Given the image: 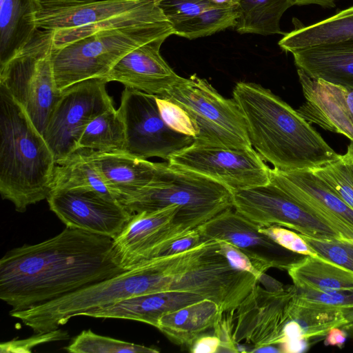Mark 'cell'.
Masks as SVG:
<instances>
[{"instance_id":"6da1fadb","label":"cell","mask_w":353,"mask_h":353,"mask_svg":"<svg viewBox=\"0 0 353 353\" xmlns=\"http://www.w3.org/2000/svg\"><path fill=\"white\" fill-rule=\"evenodd\" d=\"M113 239L65 227L41 243L13 248L0 260V299L12 311L57 299L124 271Z\"/></svg>"},{"instance_id":"7a4b0ae2","label":"cell","mask_w":353,"mask_h":353,"mask_svg":"<svg viewBox=\"0 0 353 353\" xmlns=\"http://www.w3.org/2000/svg\"><path fill=\"white\" fill-rule=\"evenodd\" d=\"M232 94L244 117L252 146L274 168L312 170L340 159L341 154L296 110L270 90L239 81Z\"/></svg>"},{"instance_id":"3957f363","label":"cell","mask_w":353,"mask_h":353,"mask_svg":"<svg viewBox=\"0 0 353 353\" xmlns=\"http://www.w3.org/2000/svg\"><path fill=\"white\" fill-rule=\"evenodd\" d=\"M198 247L153 258L54 300L23 310H10L9 314L35 334L43 333L57 330L71 318L89 310L137 296L170 291L172 282L190 262Z\"/></svg>"},{"instance_id":"277c9868","label":"cell","mask_w":353,"mask_h":353,"mask_svg":"<svg viewBox=\"0 0 353 353\" xmlns=\"http://www.w3.org/2000/svg\"><path fill=\"white\" fill-rule=\"evenodd\" d=\"M55 159L26 110L0 86V193L16 211L47 199Z\"/></svg>"},{"instance_id":"5b68a950","label":"cell","mask_w":353,"mask_h":353,"mask_svg":"<svg viewBox=\"0 0 353 353\" xmlns=\"http://www.w3.org/2000/svg\"><path fill=\"white\" fill-rule=\"evenodd\" d=\"M174 34L167 19L102 29L59 48H52L51 60L57 88L93 78H103L134 48Z\"/></svg>"},{"instance_id":"8992f818","label":"cell","mask_w":353,"mask_h":353,"mask_svg":"<svg viewBox=\"0 0 353 353\" xmlns=\"http://www.w3.org/2000/svg\"><path fill=\"white\" fill-rule=\"evenodd\" d=\"M119 202L132 213L177 206L176 220L195 229L233 208V191L202 174L160 163L153 181Z\"/></svg>"},{"instance_id":"52a82bcc","label":"cell","mask_w":353,"mask_h":353,"mask_svg":"<svg viewBox=\"0 0 353 353\" xmlns=\"http://www.w3.org/2000/svg\"><path fill=\"white\" fill-rule=\"evenodd\" d=\"M53 37L54 31L38 29L17 54L0 65V86L23 108L42 134L61 94L51 60Z\"/></svg>"},{"instance_id":"ba28073f","label":"cell","mask_w":353,"mask_h":353,"mask_svg":"<svg viewBox=\"0 0 353 353\" xmlns=\"http://www.w3.org/2000/svg\"><path fill=\"white\" fill-rule=\"evenodd\" d=\"M180 105L197 130L194 143L247 149L252 146L243 114L234 99H227L196 74L182 77L163 97Z\"/></svg>"},{"instance_id":"9c48e42d","label":"cell","mask_w":353,"mask_h":353,"mask_svg":"<svg viewBox=\"0 0 353 353\" xmlns=\"http://www.w3.org/2000/svg\"><path fill=\"white\" fill-rule=\"evenodd\" d=\"M259 283L251 273L233 267L221 253L218 242L203 243L170 291L190 292L214 302L221 312L235 311Z\"/></svg>"},{"instance_id":"30bf717a","label":"cell","mask_w":353,"mask_h":353,"mask_svg":"<svg viewBox=\"0 0 353 353\" xmlns=\"http://www.w3.org/2000/svg\"><path fill=\"white\" fill-rule=\"evenodd\" d=\"M107 83L103 78H93L61 91L43 134L56 162L78 150L89 123L114 106L106 90Z\"/></svg>"},{"instance_id":"8fae6325","label":"cell","mask_w":353,"mask_h":353,"mask_svg":"<svg viewBox=\"0 0 353 353\" xmlns=\"http://www.w3.org/2000/svg\"><path fill=\"white\" fill-rule=\"evenodd\" d=\"M119 110L125 127V152L167 161L194 143V138L170 128L161 118L156 96L125 88Z\"/></svg>"},{"instance_id":"7c38bea8","label":"cell","mask_w":353,"mask_h":353,"mask_svg":"<svg viewBox=\"0 0 353 353\" xmlns=\"http://www.w3.org/2000/svg\"><path fill=\"white\" fill-rule=\"evenodd\" d=\"M216 181L233 192L268 183L271 169L253 148L240 149L192 143L168 161Z\"/></svg>"},{"instance_id":"4fadbf2b","label":"cell","mask_w":353,"mask_h":353,"mask_svg":"<svg viewBox=\"0 0 353 353\" xmlns=\"http://www.w3.org/2000/svg\"><path fill=\"white\" fill-rule=\"evenodd\" d=\"M233 208L259 227L277 225L309 236L342 238L271 181L233 192Z\"/></svg>"},{"instance_id":"5bb4252c","label":"cell","mask_w":353,"mask_h":353,"mask_svg":"<svg viewBox=\"0 0 353 353\" xmlns=\"http://www.w3.org/2000/svg\"><path fill=\"white\" fill-rule=\"evenodd\" d=\"M296 291L294 285L272 291L258 283L236 310V343L252 345L253 352L274 345L281 346L285 341V327L290 321V305Z\"/></svg>"},{"instance_id":"9a60e30c","label":"cell","mask_w":353,"mask_h":353,"mask_svg":"<svg viewBox=\"0 0 353 353\" xmlns=\"http://www.w3.org/2000/svg\"><path fill=\"white\" fill-rule=\"evenodd\" d=\"M178 210L177 206L172 205L134 213L113 239L112 251L117 264L127 270L160 256L174 239L192 230L176 220Z\"/></svg>"},{"instance_id":"2e32d148","label":"cell","mask_w":353,"mask_h":353,"mask_svg":"<svg viewBox=\"0 0 353 353\" xmlns=\"http://www.w3.org/2000/svg\"><path fill=\"white\" fill-rule=\"evenodd\" d=\"M51 211L67 226L114 239L132 213L118 200L86 188L51 191Z\"/></svg>"},{"instance_id":"e0dca14e","label":"cell","mask_w":353,"mask_h":353,"mask_svg":"<svg viewBox=\"0 0 353 353\" xmlns=\"http://www.w3.org/2000/svg\"><path fill=\"white\" fill-rule=\"evenodd\" d=\"M205 239L227 241L242 250L261 274L270 268L286 270L303 256L294 253L262 233L259 226L234 208H228L196 228Z\"/></svg>"},{"instance_id":"ac0fdd59","label":"cell","mask_w":353,"mask_h":353,"mask_svg":"<svg viewBox=\"0 0 353 353\" xmlns=\"http://www.w3.org/2000/svg\"><path fill=\"white\" fill-rule=\"evenodd\" d=\"M270 181L345 239H353V210L311 170L271 169Z\"/></svg>"},{"instance_id":"d6986e66","label":"cell","mask_w":353,"mask_h":353,"mask_svg":"<svg viewBox=\"0 0 353 353\" xmlns=\"http://www.w3.org/2000/svg\"><path fill=\"white\" fill-rule=\"evenodd\" d=\"M297 74L305 99L298 113L310 123L353 141V90L312 78L300 69Z\"/></svg>"},{"instance_id":"ffe728a7","label":"cell","mask_w":353,"mask_h":353,"mask_svg":"<svg viewBox=\"0 0 353 353\" xmlns=\"http://www.w3.org/2000/svg\"><path fill=\"white\" fill-rule=\"evenodd\" d=\"M165 39L143 44L123 56L103 77L125 88L163 97L181 79L160 54Z\"/></svg>"},{"instance_id":"44dd1931","label":"cell","mask_w":353,"mask_h":353,"mask_svg":"<svg viewBox=\"0 0 353 353\" xmlns=\"http://www.w3.org/2000/svg\"><path fill=\"white\" fill-rule=\"evenodd\" d=\"M146 0H39L37 28L57 31L92 25L131 11Z\"/></svg>"},{"instance_id":"7402d4cb","label":"cell","mask_w":353,"mask_h":353,"mask_svg":"<svg viewBox=\"0 0 353 353\" xmlns=\"http://www.w3.org/2000/svg\"><path fill=\"white\" fill-rule=\"evenodd\" d=\"M82 150L119 201L153 181L159 171L160 163L126 152Z\"/></svg>"},{"instance_id":"603a6c76","label":"cell","mask_w":353,"mask_h":353,"mask_svg":"<svg viewBox=\"0 0 353 353\" xmlns=\"http://www.w3.org/2000/svg\"><path fill=\"white\" fill-rule=\"evenodd\" d=\"M204 299L185 292L167 291L131 297L117 303L83 312L81 316L121 319L143 322L157 328L163 314Z\"/></svg>"},{"instance_id":"cb8c5ba5","label":"cell","mask_w":353,"mask_h":353,"mask_svg":"<svg viewBox=\"0 0 353 353\" xmlns=\"http://www.w3.org/2000/svg\"><path fill=\"white\" fill-rule=\"evenodd\" d=\"M291 54L297 68L310 77L353 90V41L317 45Z\"/></svg>"},{"instance_id":"d4e9b609","label":"cell","mask_w":353,"mask_h":353,"mask_svg":"<svg viewBox=\"0 0 353 353\" xmlns=\"http://www.w3.org/2000/svg\"><path fill=\"white\" fill-rule=\"evenodd\" d=\"M39 0H0V65L17 54L38 28Z\"/></svg>"},{"instance_id":"484cf974","label":"cell","mask_w":353,"mask_h":353,"mask_svg":"<svg viewBox=\"0 0 353 353\" xmlns=\"http://www.w3.org/2000/svg\"><path fill=\"white\" fill-rule=\"evenodd\" d=\"M221 311L212 301L203 299L163 314L157 329L175 344L190 347L213 326Z\"/></svg>"},{"instance_id":"4316f807","label":"cell","mask_w":353,"mask_h":353,"mask_svg":"<svg viewBox=\"0 0 353 353\" xmlns=\"http://www.w3.org/2000/svg\"><path fill=\"white\" fill-rule=\"evenodd\" d=\"M353 41V6L307 26L284 34L279 46L292 52L321 44Z\"/></svg>"},{"instance_id":"83f0119b","label":"cell","mask_w":353,"mask_h":353,"mask_svg":"<svg viewBox=\"0 0 353 353\" xmlns=\"http://www.w3.org/2000/svg\"><path fill=\"white\" fill-rule=\"evenodd\" d=\"M287 272L297 288L318 291L353 289V273L321 257L303 256Z\"/></svg>"},{"instance_id":"f1b7e54d","label":"cell","mask_w":353,"mask_h":353,"mask_svg":"<svg viewBox=\"0 0 353 353\" xmlns=\"http://www.w3.org/2000/svg\"><path fill=\"white\" fill-rule=\"evenodd\" d=\"M289 316L290 320L299 325L303 338L308 342L325 337L334 327H341L348 334H353L352 320L344 311L302 303L294 296L290 305Z\"/></svg>"},{"instance_id":"f546056e","label":"cell","mask_w":353,"mask_h":353,"mask_svg":"<svg viewBox=\"0 0 353 353\" xmlns=\"http://www.w3.org/2000/svg\"><path fill=\"white\" fill-rule=\"evenodd\" d=\"M78 188L91 189L117 199L82 149L56 162L51 184V191Z\"/></svg>"},{"instance_id":"4dcf8cb0","label":"cell","mask_w":353,"mask_h":353,"mask_svg":"<svg viewBox=\"0 0 353 353\" xmlns=\"http://www.w3.org/2000/svg\"><path fill=\"white\" fill-rule=\"evenodd\" d=\"M292 6V0H238L236 30L265 36L283 34L281 19Z\"/></svg>"},{"instance_id":"1f68e13d","label":"cell","mask_w":353,"mask_h":353,"mask_svg":"<svg viewBox=\"0 0 353 353\" xmlns=\"http://www.w3.org/2000/svg\"><path fill=\"white\" fill-rule=\"evenodd\" d=\"M125 127L119 110L112 107L93 119L85 129L79 149L125 152Z\"/></svg>"},{"instance_id":"d6a6232c","label":"cell","mask_w":353,"mask_h":353,"mask_svg":"<svg viewBox=\"0 0 353 353\" xmlns=\"http://www.w3.org/2000/svg\"><path fill=\"white\" fill-rule=\"evenodd\" d=\"M238 17L237 7L215 6L172 26V28L174 34L194 39L213 34L228 28H235Z\"/></svg>"},{"instance_id":"836d02e7","label":"cell","mask_w":353,"mask_h":353,"mask_svg":"<svg viewBox=\"0 0 353 353\" xmlns=\"http://www.w3.org/2000/svg\"><path fill=\"white\" fill-rule=\"evenodd\" d=\"M71 353H157L159 350L154 347L135 344L104 336L91 330H83L66 347Z\"/></svg>"},{"instance_id":"e575fe53","label":"cell","mask_w":353,"mask_h":353,"mask_svg":"<svg viewBox=\"0 0 353 353\" xmlns=\"http://www.w3.org/2000/svg\"><path fill=\"white\" fill-rule=\"evenodd\" d=\"M300 234L320 257L353 273V239H320Z\"/></svg>"},{"instance_id":"d590c367","label":"cell","mask_w":353,"mask_h":353,"mask_svg":"<svg viewBox=\"0 0 353 353\" xmlns=\"http://www.w3.org/2000/svg\"><path fill=\"white\" fill-rule=\"evenodd\" d=\"M353 210V175L341 157L311 170Z\"/></svg>"},{"instance_id":"8d00e7d4","label":"cell","mask_w":353,"mask_h":353,"mask_svg":"<svg viewBox=\"0 0 353 353\" xmlns=\"http://www.w3.org/2000/svg\"><path fill=\"white\" fill-rule=\"evenodd\" d=\"M294 299L307 304L339 309L353 322V289L318 291L297 288Z\"/></svg>"},{"instance_id":"74e56055","label":"cell","mask_w":353,"mask_h":353,"mask_svg":"<svg viewBox=\"0 0 353 353\" xmlns=\"http://www.w3.org/2000/svg\"><path fill=\"white\" fill-rule=\"evenodd\" d=\"M155 3L172 26L217 6L211 0H155Z\"/></svg>"},{"instance_id":"f35d334b","label":"cell","mask_w":353,"mask_h":353,"mask_svg":"<svg viewBox=\"0 0 353 353\" xmlns=\"http://www.w3.org/2000/svg\"><path fill=\"white\" fill-rule=\"evenodd\" d=\"M156 101L161 118L172 130L194 138L197 130L188 113L176 103L156 96Z\"/></svg>"},{"instance_id":"ab89813d","label":"cell","mask_w":353,"mask_h":353,"mask_svg":"<svg viewBox=\"0 0 353 353\" xmlns=\"http://www.w3.org/2000/svg\"><path fill=\"white\" fill-rule=\"evenodd\" d=\"M259 230L262 233L269 236L281 246L294 253L320 258L305 242L300 233L277 225L259 227Z\"/></svg>"},{"instance_id":"60d3db41","label":"cell","mask_w":353,"mask_h":353,"mask_svg":"<svg viewBox=\"0 0 353 353\" xmlns=\"http://www.w3.org/2000/svg\"><path fill=\"white\" fill-rule=\"evenodd\" d=\"M235 311L221 312L213 326L214 335L220 341L219 352H239L234 339Z\"/></svg>"},{"instance_id":"b9f144b4","label":"cell","mask_w":353,"mask_h":353,"mask_svg":"<svg viewBox=\"0 0 353 353\" xmlns=\"http://www.w3.org/2000/svg\"><path fill=\"white\" fill-rule=\"evenodd\" d=\"M35 336L22 340H15L2 343L1 344V352H30L32 347L41 343L65 340L69 338L68 333L66 331L59 330V328L50 332L36 333Z\"/></svg>"},{"instance_id":"7bdbcfd3","label":"cell","mask_w":353,"mask_h":353,"mask_svg":"<svg viewBox=\"0 0 353 353\" xmlns=\"http://www.w3.org/2000/svg\"><path fill=\"white\" fill-rule=\"evenodd\" d=\"M221 253L234 268L248 272L256 276L259 280L261 274L250 258L235 245L222 240H216Z\"/></svg>"},{"instance_id":"ee69618b","label":"cell","mask_w":353,"mask_h":353,"mask_svg":"<svg viewBox=\"0 0 353 353\" xmlns=\"http://www.w3.org/2000/svg\"><path fill=\"white\" fill-rule=\"evenodd\" d=\"M206 241L200 235L196 228L192 229L174 239L163 250L161 256L184 252L199 246Z\"/></svg>"},{"instance_id":"f6af8a7d","label":"cell","mask_w":353,"mask_h":353,"mask_svg":"<svg viewBox=\"0 0 353 353\" xmlns=\"http://www.w3.org/2000/svg\"><path fill=\"white\" fill-rule=\"evenodd\" d=\"M220 341L215 335L200 336L190 347L193 353H214L219 352Z\"/></svg>"},{"instance_id":"bcb514c9","label":"cell","mask_w":353,"mask_h":353,"mask_svg":"<svg viewBox=\"0 0 353 353\" xmlns=\"http://www.w3.org/2000/svg\"><path fill=\"white\" fill-rule=\"evenodd\" d=\"M348 336V333L341 327L330 330L325 336L324 345L342 348Z\"/></svg>"},{"instance_id":"7dc6e473","label":"cell","mask_w":353,"mask_h":353,"mask_svg":"<svg viewBox=\"0 0 353 353\" xmlns=\"http://www.w3.org/2000/svg\"><path fill=\"white\" fill-rule=\"evenodd\" d=\"M336 0H292L293 6L318 5L323 8H334Z\"/></svg>"},{"instance_id":"c3c4849f","label":"cell","mask_w":353,"mask_h":353,"mask_svg":"<svg viewBox=\"0 0 353 353\" xmlns=\"http://www.w3.org/2000/svg\"><path fill=\"white\" fill-rule=\"evenodd\" d=\"M341 158L353 175V145L351 143L347 147L346 153L341 155Z\"/></svg>"},{"instance_id":"681fc988","label":"cell","mask_w":353,"mask_h":353,"mask_svg":"<svg viewBox=\"0 0 353 353\" xmlns=\"http://www.w3.org/2000/svg\"><path fill=\"white\" fill-rule=\"evenodd\" d=\"M217 6L227 7H237L238 0H211Z\"/></svg>"},{"instance_id":"f907efd6","label":"cell","mask_w":353,"mask_h":353,"mask_svg":"<svg viewBox=\"0 0 353 353\" xmlns=\"http://www.w3.org/2000/svg\"><path fill=\"white\" fill-rule=\"evenodd\" d=\"M351 143L353 145V141H351Z\"/></svg>"}]
</instances>
